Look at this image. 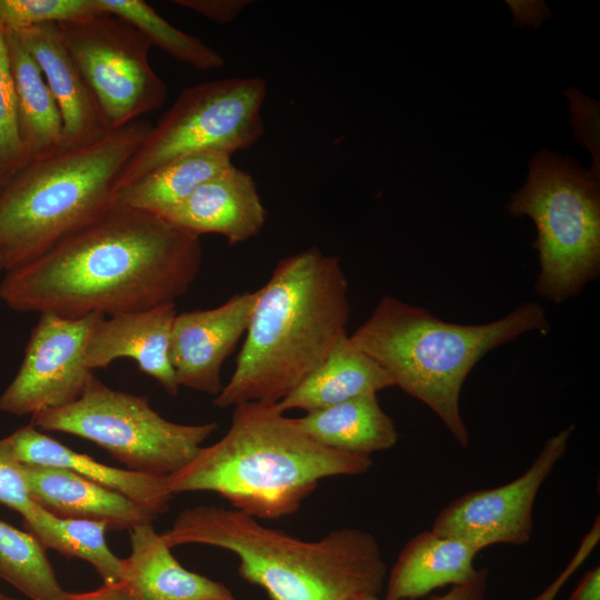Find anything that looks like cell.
<instances>
[{"label":"cell","mask_w":600,"mask_h":600,"mask_svg":"<svg viewBox=\"0 0 600 600\" xmlns=\"http://www.w3.org/2000/svg\"><path fill=\"white\" fill-rule=\"evenodd\" d=\"M202 263L200 237L114 204L36 259L4 271L0 298L21 312L80 318L176 303Z\"/></svg>","instance_id":"cell-1"},{"label":"cell","mask_w":600,"mask_h":600,"mask_svg":"<svg viewBox=\"0 0 600 600\" xmlns=\"http://www.w3.org/2000/svg\"><path fill=\"white\" fill-rule=\"evenodd\" d=\"M348 281L339 257L318 247L281 259L259 289L234 371L212 403L276 404L348 336Z\"/></svg>","instance_id":"cell-2"},{"label":"cell","mask_w":600,"mask_h":600,"mask_svg":"<svg viewBox=\"0 0 600 600\" xmlns=\"http://www.w3.org/2000/svg\"><path fill=\"white\" fill-rule=\"evenodd\" d=\"M233 408L226 434L167 476L172 494L211 491L256 519H277L297 512L320 481L361 474L372 466L369 456L317 442L276 404Z\"/></svg>","instance_id":"cell-3"},{"label":"cell","mask_w":600,"mask_h":600,"mask_svg":"<svg viewBox=\"0 0 600 600\" xmlns=\"http://www.w3.org/2000/svg\"><path fill=\"white\" fill-rule=\"evenodd\" d=\"M170 547L206 544L232 552L238 573L270 600H356L379 596L388 568L376 537L343 527L317 540L294 538L236 509L197 506L161 533Z\"/></svg>","instance_id":"cell-4"},{"label":"cell","mask_w":600,"mask_h":600,"mask_svg":"<svg viewBox=\"0 0 600 600\" xmlns=\"http://www.w3.org/2000/svg\"><path fill=\"white\" fill-rule=\"evenodd\" d=\"M549 330L546 311L536 302L522 303L491 322L459 324L384 296L349 339L379 363L393 387L428 406L468 448L470 434L460 411L468 374L492 349L527 332Z\"/></svg>","instance_id":"cell-5"},{"label":"cell","mask_w":600,"mask_h":600,"mask_svg":"<svg viewBox=\"0 0 600 600\" xmlns=\"http://www.w3.org/2000/svg\"><path fill=\"white\" fill-rule=\"evenodd\" d=\"M151 127L138 119L87 146L30 161L0 184L4 271L36 259L110 210L119 176Z\"/></svg>","instance_id":"cell-6"},{"label":"cell","mask_w":600,"mask_h":600,"mask_svg":"<svg viewBox=\"0 0 600 600\" xmlns=\"http://www.w3.org/2000/svg\"><path fill=\"white\" fill-rule=\"evenodd\" d=\"M599 181L571 158L541 150L507 204L512 217L528 216L537 227L534 290L554 303L577 296L600 273Z\"/></svg>","instance_id":"cell-7"},{"label":"cell","mask_w":600,"mask_h":600,"mask_svg":"<svg viewBox=\"0 0 600 600\" xmlns=\"http://www.w3.org/2000/svg\"><path fill=\"white\" fill-rule=\"evenodd\" d=\"M31 422L41 431L89 440L129 470L158 476L186 466L218 428L169 421L147 397L111 389L94 374L77 401L37 413Z\"/></svg>","instance_id":"cell-8"},{"label":"cell","mask_w":600,"mask_h":600,"mask_svg":"<svg viewBox=\"0 0 600 600\" xmlns=\"http://www.w3.org/2000/svg\"><path fill=\"white\" fill-rule=\"evenodd\" d=\"M267 90L259 76L184 88L123 167L116 192L174 159L202 151L232 156L253 146L264 132Z\"/></svg>","instance_id":"cell-9"},{"label":"cell","mask_w":600,"mask_h":600,"mask_svg":"<svg viewBox=\"0 0 600 600\" xmlns=\"http://www.w3.org/2000/svg\"><path fill=\"white\" fill-rule=\"evenodd\" d=\"M58 27L110 130L141 119L166 102L167 84L149 61L152 44L133 26L99 13Z\"/></svg>","instance_id":"cell-10"},{"label":"cell","mask_w":600,"mask_h":600,"mask_svg":"<svg viewBox=\"0 0 600 600\" xmlns=\"http://www.w3.org/2000/svg\"><path fill=\"white\" fill-rule=\"evenodd\" d=\"M100 316L40 313L19 370L0 396V411L34 416L77 401L93 376L86 362V349Z\"/></svg>","instance_id":"cell-11"},{"label":"cell","mask_w":600,"mask_h":600,"mask_svg":"<svg viewBox=\"0 0 600 600\" xmlns=\"http://www.w3.org/2000/svg\"><path fill=\"white\" fill-rule=\"evenodd\" d=\"M573 429L571 424L550 437L530 467L512 481L453 499L438 513L431 530L467 541L481 551L492 544L528 543L537 496L566 454Z\"/></svg>","instance_id":"cell-12"},{"label":"cell","mask_w":600,"mask_h":600,"mask_svg":"<svg viewBox=\"0 0 600 600\" xmlns=\"http://www.w3.org/2000/svg\"><path fill=\"white\" fill-rule=\"evenodd\" d=\"M259 289L230 297L222 304L176 316L170 339V360L179 386L218 396L221 369L247 332Z\"/></svg>","instance_id":"cell-13"},{"label":"cell","mask_w":600,"mask_h":600,"mask_svg":"<svg viewBox=\"0 0 600 600\" xmlns=\"http://www.w3.org/2000/svg\"><path fill=\"white\" fill-rule=\"evenodd\" d=\"M176 316V303L110 318L101 314L88 338L87 366L93 371L107 368L119 358H130L143 373L156 379L168 394L177 396L180 386L170 360Z\"/></svg>","instance_id":"cell-14"},{"label":"cell","mask_w":600,"mask_h":600,"mask_svg":"<svg viewBox=\"0 0 600 600\" xmlns=\"http://www.w3.org/2000/svg\"><path fill=\"white\" fill-rule=\"evenodd\" d=\"M161 218L198 237L218 233L234 246L262 230L267 210L253 178L231 164Z\"/></svg>","instance_id":"cell-15"},{"label":"cell","mask_w":600,"mask_h":600,"mask_svg":"<svg viewBox=\"0 0 600 600\" xmlns=\"http://www.w3.org/2000/svg\"><path fill=\"white\" fill-rule=\"evenodd\" d=\"M39 66L63 122L64 148L94 142L110 129L57 23L13 31Z\"/></svg>","instance_id":"cell-16"},{"label":"cell","mask_w":600,"mask_h":600,"mask_svg":"<svg viewBox=\"0 0 600 600\" xmlns=\"http://www.w3.org/2000/svg\"><path fill=\"white\" fill-rule=\"evenodd\" d=\"M32 500L68 519L102 522L108 530L152 523L159 514L82 476L60 467L21 463Z\"/></svg>","instance_id":"cell-17"},{"label":"cell","mask_w":600,"mask_h":600,"mask_svg":"<svg viewBox=\"0 0 600 600\" xmlns=\"http://www.w3.org/2000/svg\"><path fill=\"white\" fill-rule=\"evenodd\" d=\"M129 537L120 581L131 600H237L223 582L182 567L152 523L133 527Z\"/></svg>","instance_id":"cell-18"},{"label":"cell","mask_w":600,"mask_h":600,"mask_svg":"<svg viewBox=\"0 0 600 600\" xmlns=\"http://www.w3.org/2000/svg\"><path fill=\"white\" fill-rule=\"evenodd\" d=\"M17 459L21 463L60 467L123 494L159 516L167 512L173 494L167 476L142 473L111 467L72 450L44 434L32 422L10 434Z\"/></svg>","instance_id":"cell-19"},{"label":"cell","mask_w":600,"mask_h":600,"mask_svg":"<svg viewBox=\"0 0 600 600\" xmlns=\"http://www.w3.org/2000/svg\"><path fill=\"white\" fill-rule=\"evenodd\" d=\"M481 550L460 539L432 530L411 538L387 574L384 600H416L434 589L457 586L471 578Z\"/></svg>","instance_id":"cell-20"},{"label":"cell","mask_w":600,"mask_h":600,"mask_svg":"<svg viewBox=\"0 0 600 600\" xmlns=\"http://www.w3.org/2000/svg\"><path fill=\"white\" fill-rule=\"evenodd\" d=\"M393 387L388 373L371 357L342 338L327 359L276 407L311 412Z\"/></svg>","instance_id":"cell-21"},{"label":"cell","mask_w":600,"mask_h":600,"mask_svg":"<svg viewBox=\"0 0 600 600\" xmlns=\"http://www.w3.org/2000/svg\"><path fill=\"white\" fill-rule=\"evenodd\" d=\"M14 83L18 127L27 162L64 148L63 122L58 104L33 57L18 34L6 32Z\"/></svg>","instance_id":"cell-22"},{"label":"cell","mask_w":600,"mask_h":600,"mask_svg":"<svg viewBox=\"0 0 600 600\" xmlns=\"http://www.w3.org/2000/svg\"><path fill=\"white\" fill-rule=\"evenodd\" d=\"M297 422L317 442L352 454L371 457L394 447L399 438L393 420L381 408L377 394L306 412Z\"/></svg>","instance_id":"cell-23"},{"label":"cell","mask_w":600,"mask_h":600,"mask_svg":"<svg viewBox=\"0 0 600 600\" xmlns=\"http://www.w3.org/2000/svg\"><path fill=\"white\" fill-rule=\"evenodd\" d=\"M231 157L220 151H202L174 159L119 189L114 202L161 217L233 164Z\"/></svg>","instance_id":"cell-24"},{"label":"cell","mask_w":600,"mask_h":600,"mask_svg":"<svg viewBox=\"0 0 600 600\" xmlns=\"http://www.w3.org/2000/svg\"><path fill=\"white\" fill-rule=\"evenodd\" d=\"M26 531L41 546L58 551L67 558H78L89 562L103 583L120 581L122 559L108 547L102 522L57 517L39 504L33 512L22 519Z\"/></svg>","instance_id":"cell-25"},{"label":"cell","mask_w":600,"mask_h":600,"mask_svg":"<svg viewBox=\"0 0 600 600\" xmlns=\"http://www.w3.org/2000/svg\"><path fill=\"white\" fill-rule=\"evenodd\" d=\"M100 13L120 18L181 63L208 71L224 66L223 57L199 38L193 37L163 19L142 0H94Z\"/></svg>","instance_id":"cell-26"},{"label":"cell","mask_w":600,"mask_h":600,"mask_svg":"<svg viewBox=\"0 0 600 600\" xmlns=\"http://www.w3.org/2000/svg\"><path fill=\"white\" fill-rule=\"evenodd\" d=\"M0 578L31 600H59L67 592L41 543L28 531L1 520Z\"/></svg>","instance_id":"cell-27"},{"label":"cell","mask_w":600,"mask_h":600,"mask_svg":"<svg viewBox=\"0 0 600 600\" xmlns=\"http://www.w3.org/2000/svg\"><path fill=\"white\" fill-rule=\"evenodd\" d=\"M94 0H0V28H26L62 23L99 14Z\"/></svg>","instance_id":"cell-28"},{"label":"cell","mask_w":600,"mask_h":600,"mask_svg":"<svg viewBox=\"0 0 600 600\" xmlns=\"http://www.w3.org/2000/svg\"><path fill=\"white\" fill-rule=\"evenodd\" d=\"M6 31L0 28V184L26 166Z\"/></svg>","instance_id":"cell-29"},{"label":"cell","mask_w":600,"mask_h":600,"mask_svg":"<svg viewBox=\"0 0 600 600\" xmlns=\"http://www.w3.org/2000/svg\"><path fill=\"white\" fill-rule=\"evenodd\" d=\"M0 503L29 517L38 506L31 498L10 436L0 439Z\"/></svg>","instance_id":"cell-30"},{"label":"cell","mask_w":600,"mask_h":600,"mask_svg":"<svg viewBox=\"0 0 600 600\" xmlns=\"http://www.w3.org/2000/svg\"><path fill=\"white\" fill-rule=\"evenodd\" d=\"M567 96L570 100L571 120L577 139L590 149L594 159V167L591 170L594 172L596 166L599 170L598 103L574 89L568 91Z\"/></svg>","instance_id":"cell-31"},{"label":"cell","mask_w":600,"mask_h":600,"mask_svg":"<svg viewBox=\"0 0 600 600\" xmlns=\"http://www.w3.org/2000/svg\"><path fill=\"white\" fill-rule=\"evenodd\" d=\"M600 540V521L597 516L591 529L581 540L576 553L570 559L569 563L556 577V579L536 598L531 600H554L558 592L562 589L570 577L580 568V566L591 554Z\"/></svg>","instance_id":"cell-32"},{"label":"cell","mask_w":600,"mask_h":600,"mask_svg":"<svg viewBox=\"0 0 600 600\" xmlns=\"http://www.w3.org/2000/svg\"><path fill=\"white\" fill-rule=\"evenodd\" d=\"M173 2L217 23H230L252 3L249 0H176Z\"/></svg>","instance_id":"cell-33"},{"label":"cell","mask_w":600,"mask_h":600,"mask_svg":"<svg viewBox=\"0 0 600 600\" xmlns=\"http://www.w3.org/2000/svg\"><path fill=\"white\" fill-rule=\"evenodd\" d=\"M489 571L486 568L477 569L474 574L466 582L452 586L443 596L430 600H486ZM356 600H384L380 596H362Z\"/></svg>","instance_id":"cell-34"},{"label":"cell","mask_w":600,"mask_h":600,"mask_svg":"<svg viewBox=\"0 0 600 600\" xmlns=\"http://www.w3.org/2000/svg\"><path fill=\"white\" fill-rule=\"evenodd\" d=\"M59 600H131L122 581L103 583L100 588L87 592H66Z\"/></svg>","instance_id":"cell-35"},{"label":"cell","mask_w":600,"mask_h":600,"mask_svg":"<svg viewBox=\"0 0 600 600\" xmlns=\"http://www.w3.org/2000/svg\"><path fill=\"white\" fill-rule=\"evenodd\" d=\"M569 600H600V568L587 571L572 591Z\"/></svg>","instance_id":"cell-36"},{"label":"cell","mask_w":600,"mask_h":600,"mask_svg":"<svg viewBox=\"0 0 600 600\" xmlns=\"http://www.w3.org/2000/svg\"><path fill=\"white\" fill-rule=\"evenodd\" d=\"M0 600H18V599L12 598V597H8V596L3 594L2 592H0Z\"/></svg>","instance_id":"cell-37"},{"label":"cell","mask_w":600,"mask_h":600,"mask_svg":"<svg viewBox=\"0 0 600 600\" xmlns=\"http://www.w3.org/2000/svg\"><path fill=\"white\" fill-rule=\"evenodd\" d=\"M6 270V266H4V261H3V258L0 253V271H4Z\"/></svg>","instance_id":"cell-38"}]
</instances>
